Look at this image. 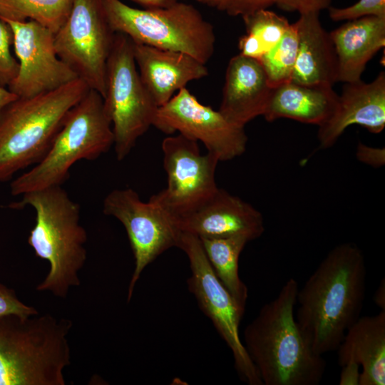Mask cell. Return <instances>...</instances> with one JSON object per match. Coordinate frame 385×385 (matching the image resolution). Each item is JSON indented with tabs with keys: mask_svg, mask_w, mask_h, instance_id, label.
<instances>
[{
	"mask_svg": "<svg viewBox=\"0 0 385 385\" xmlns=\"http://www.w3.org/2000/svg\"><path fill=\"white\" fill-rule=\"evenodd\" d=\"M366 282L364 256L355 244L347 242L333 248L298 289L295 319L317 354L337 351L361 317Z\"/></svg>",
	"mask_w": 385,
	"mask_h": 385,
	"instance_id": "6da1fadb",
	"label": "cell"
},
{
	"mask_svg": "<svg viewBox=\"0 0 385 385\" xmlns=\"http://www.w3.org/2000/svg\"><path fill=\"white\" fill-rule=\"evenodd\" d=\"M299 289L289 278L244 331L243 344L263 385H317L327 362L301 334L294 308Z\"/></svg>",
	"mask_w": 385,
	"mask_h": 385,
	"instance_id": "7a4b0ae2",
	"label": "cell"
},
{
	"mask_svg": "<svg viewBox=\"0 0 385 385\" xmlns=\"http://www.w3.org/2000/svg\"><path fill=\"white\" fill-rule=\"evenodd\" d=\"M26 206L36 212L28 243L36 256L50 265L36 290L66 298L71 287L80 285L79 272L87 258L88 236L80 223V206L61 185L26 192L21 200L9 205L13 209Z\"/></svg>",
	"mask_w": 385,
	"mask_h": 385,
	"instance_id": "3957f363",
	"label": "cell"
},
{
	"mask_svg": "<svg viewBox=\"0 0 385 385\" xmlns=\"http://www.w3.org/2000/svg\"><path fill=\"white\" fill-rule=\"evenodd\" d=\"M70 319L46 314L0 317V385H65Z\"/></svg>",
	"mask_w": 385,
	"mask_h": 385,
	"instance_id": "277c9868",
	"label": "cell"
},
{
	"mask_svg": "<svg viewBox=\"0 0 385 385\" xmlns=\"http://www.w3.org/2000/svg\"><path fill=\"white\" fill-rule=\"evenodd\" d=\"M89 89L77 78L49 92L18 98L4 108L0 113V182L44 157L68 111Z\"/></svg>",
	"mask_w": 385,
	"mask_h": 385,
	"instance_id": "5b68a950",
	"label": "cell"
},
{
	"mask_svg": "<svg viewBox=\"0 0 385 385\" xmlns=\"http://www.w3.org/2000/svg\"><path fill=\"white\" fill-rule=\"evenodd\" d=\"M114 144L111 122L101 95L89 89L68 111L44 157L10 185L13 195L61 185L78 160H93Z\"/></svg>",
	"mask_w": 385,
	"mask_h": 385,
	"instance_id": "8992f818",
	"label": "cell"
},
{
	"mask_svg": "<svg viewBox=\"0 0 385 385\" xmlns=\"http://www.w3.org/2000/svg\"><path fill=\"white\" fill-rule=\"evenodd\" d=\"M101 1L112 30L134 43L183 52L205 64L214 53V28L192 4L177 1L165 7L137 9L120 0Z\"/></svg>",
	"mask_w": 385,
	"mask_h": 385,
	"instance_id": "52a82bcc",
	"label": "cell"
},
{
	"mask_svg": "<svg viewBox=\"0 0 385 385\" xmlns=\"http://www.w3.org/2000/svg\"><path fill=\"white\" fill-rule=\"evenodd\" d=\"M106 77L103 106L111 122L116 158L122 160L153 126L158 108L140 77L133 41L123 34H115Z\"/></svg>",
	"mask_w": 385,
	"mask_h": 385,
	"instance_id": "ba28073f",
	"label": "cell"
},
{
	"mask_svg": "<svg viewBox=\"0 0 385 385\" xmlns=\"http://www.w3.org/2000/svg\"><path fill=\"white\" fill-rule=\"evenodd\" d=\"M177 247L189 260L191 274L187 280L188 289L230 349L239 377L249 385H263L240 339V325L244 313L214 273L200 238L180 232Z\"/></svg>",
	"mask_w": 385,
	"mask_h": 385,
	"instance_id": "9c48e42d",
	"label": "cell"
},
{
	"mask_svg": "<svg viewBox=\"0 0 385 385\" xmlns=\"http://www.w3.org/2000/svg\"><path fill=\"white\" fill-rule=\"evenodd\" d=\"M115 34L107 21L101 0H73L68 17L54 34L55 48L60 58L102 97Z\"/></svg>",
	"mask_w": 385,
	"mask_h": 385,
	"instance_id": "30bf717a",
	"label": "cell"
},
{
	"mask_svg": "<svg viewBox=\"0 0 385 385\" xmlns=\"http://www.w3.org/2000/svg\"><path fill=\"white\" fill-rule=\"evenodd\" d=\"M103 212L118 220L125 229L135 260L128 285L130 302L145 268L162 253L177 247L180 231L173 216L150 197L143 201L132 188L115 189L104 198Z\"/></svg>",
	"mask_w": 385,
	"mask_h": 385,
	"instance_id": "8fae6325",
	"label": "cell"
},
{
	"mask_svg": "<svg viewBox=\"0 0 385 385\" xmlns=\"http://www.w3.org/2000/svg\"><path fill=\"white\" fill-rule=\"evenodd\" d=\"M161 148L167 186L151 197L173 217L189 212L218 188L215 171L218 158L202 155L198 142L180 133L165 138Z\"/></svg>",
	"mask_w": 385,
	"mask_h": 385,
	"instance_id": "7c38bea8",
	"label": "cell"
},
{
	"mask_svg": "<svg viewBox=\"0 0 385 385\" xmlns=\"http://www.w3.org/2000/svg\"><path fill=\"white\" fill-rule=\"evenodd\" d=\"M153 125L166 134L178 132L201 142L220 161L234 159L246 150L245 127L201 103L187 88L158 108Z\"/></svg>",
	"mask_w": 385,
	"mask_h": 385,
	"instance_id": "4fadbf2b",
	"label": "cell"
},
{
	"mask_svg": "<svg viewBox=\"0 0 385 385\" xmlns=\"http://www.w3.org/2000/svg\"><path fill=\"white\" fill-rule=\"evenodd\" d=\"M19 71L8 88L18 98L49 92L79 78L58 56L54 34L35 21L7 22Z\"/></svg>",
	"mask_w": 385,
	"mask_h": 385,
	"instance_id": "5bb4252c",
	"label": "cell"
},
{
	"mask_svg": "<svg viewBox=\"0 0 385 385\" xmlns=\"http://www.w3.org/2000/svg\"><path fill=\"white\" fill-rule=\"evenodd\" d=\"M180 232L199 238L242 237L249 242L265 231L260 211L239 197L217 190L201 204L174 218Z\"/></svg>",
	"mask_w": 385,
	"mask_h": 385,
	"instance_id": "9a60e30c",
	"label": "cell"
},
{
	"mask_svg": "<svg viewBox=\"0 0 385 385\" xmlns=\"http://www.w3.org/2000/svg\"><path fill=\"white\" fill-rule=\"evenodd\" d=\"M358 125L370 133H379L385 127V73L374 81L346 83L338 96L331 117L319 127L317 137L321 148H331L345 130Z\"/></svg>",
	"mask_w": 385,
	"mask_h": 385,
	"instance_id": "2e32d148",
	"label": "cell"
},
{
	"mask_svg": "<svg viewBox=\"0 0 385 385\" xmlns=\"http://www.w3.org/2000/svg\"><path fill=\"white\" fill-rule=\"evenodd\" d=\"M133 53L140 77L158 108L209 73L205 63L183 52L133 42Z\"/></svg>",
	"mask_w": 385,
	"mask_h": 385,
	"instance_id": "e0dca14e",
	"label": "cell"
},
{
	"mask_svg": "<svg viewBox=\"0 0 385 385\" xmlns=\"http://www.w3.org/2000/svg\"><path fill=\"white\" fill-rule=\"evenodd\" d=\"M272 90L259 60L239 53L227 64L218 111L232 123L245 127L263 115Z\"/></svg>",
	"mask_w": 385,
	"mask_h": 385,
	"instance_id": "ac0fdd59",
	"label": "cell"
},
{
	"mask_svg": "<svg viewBox=\"0 0 385 385\" xmlns=\"http://www.w3.org/2000/svg\"><path fill=\"white\" fill-rule=\"evenodd\" d=\"M294 24L298 51L292 81L333 87L338 82L337 57L329 32L321 24L319 14H302Z\"/></svg>",
	"mask_w": 385,
	"mask_h": 385,
	"instance_id": "d6986e66",
	"label": "cell"
},
{
	"mask_svg": "<svg viewBox=\"0 0 385 385\" xmlns=\"http://www.w3.org/2000/svg\"><path fill=\"white\" fill-rule=\"evenodd\" d=\"M329 35L337 57L338 82L358 81L367 63L385 46V17L347 21Z\"/></svg>",
	"mask_w": 385,
	"mask_h": 385,
	"instance_id": "ffe728a7",
	"label": "cell"
},
{
	"mask_svg": "<svg viewBox=\"0 0 385 385\" xmlns=\"http://www.w3.org/2000/svg\"><path fill=\"white\" fill-rule=\"evenodd\" d=\"M340 366L354 361L361 367L359 385L385 384V310L360 317L337 349Z\"/></svg>",
	"mask_w": 385,
	"mask_h": 385,
	"instance_id": "44dd1931",
	"label": "cell"
},
{
	"mask_svg": "<svg viewBox=\"0 0 385 385\" xmlns=\"http://www.w3.org/2000/svg\"><path fill=\"white\" fill-rule=\"evenodd\" d=\"M338 96L332 86L303 85L291 81L273 88L262 116L269 122L288 118L319 127L334 113Z\"/></svg>",
	"mask_w": 385,
	"mask_h": 385,
	"instance_id": "7402d4cb",
	"label": "cell"
},
{
	"mask_svg": "<svg viewBox=\"0 0 385 385\" xmlns=\"http://www.w3.org/2000/svg\"><path fill=\"white\" fill-rule=\"evenodd\" d=\"M200 240L214 273L245 314L248 290L239 275V258L249 241L242 237Z\"/></svg>",
	"mask_w": 385,
	"mask_h": 385,
	"instance_id": "603a6c76",
	"label": "cell"
},
{
	"mask_svg": "<svg viewBox=\"0 0 385 385\" xmlns=\"http://www.w3.org/2000/svg\"><path fill=\"white\" fill-rule=\"evenodd\" d=\"M246 33L238 42L240 53L259 60L282 38L291 24L277 13L260 10L242 16Z\"/></svg>",
	"mask_w": 385,
	"mask_h": 385,
	"instance_id": "cb8c5ba5",
	"label": "cell"
},
{
	"mask_svg": "<svg viewBox=\"0 0 385 385\" xmlns=\"http://www.w3.org/2000/svg\"><path fill=\"white\" fill-rule=\"evenodd\" d=\"M73 0H0V19L35 21L55 34L64 24Z\"/></svg>",
	"mask_w": 385,
	"mask_h": 385,
	"instance_id": "d4e9b609",
	"label": "cell"
},
{
	"mask_svg": "<svg viewBox=\"0 0 385 385\" xmlns=\"http://www.w3.org/2000/svg\"><path fill=\"white\" fill-rule=\"evenodd\" d=\"M298 51V34L291 24L280 41L260 59L272 88L292 81Z\"/></svg>",
	"mask_w": 385,
	"mask_h": 385,
	"instance_id": "484cf974",
	"label": "cell"
},
{
	"mask_svg": "<svg viewBox=\"0 0 385 385\" xmlns=\"http://www.w3.org/2000/svg\"><path fill=\"white\" fill-rule=\"evenodd\" d=\"M14 34L9 24L0 19V86L7 87L19 71L18 61L11 52Z\"/></svg>",
	"mask_w": 385,
	"mask_h": 385,
	"instance_id": "4316f807",
	"label": "cell"
},
{
	"mask_svg": "<svg viewBox=\"0 0 385 385\" xmlns=\"http://www.w3.org/2000/svg\"><path fill=\"white\" fill-rule=\"evenodd\" d=\"M334 21H350L366 16L385 17V0H359L346 7L328 9Z\"/></svg>",
	"mask_w": 385,
	"mask_h": 385,
	"instance_id": "83f0119b",
	"label": "cell"
},
{
	"mask_svg": "<svg viewBox=\"0 0 385 385\" xmlns=\"http://www.w3.org/2000/svg\"><path fill=\"white\" fill-rule=\"evenodd\" d=\"M37 314L36 309L19 299L14 290L0 283V317L9 314L28 317Z\"/></svg>",
	"mask_w": 385,
	"mask_h": 385,
	"instance_id": "f1b7e54d",
	"label": "cell"
},
{
	"mask_svg": "<svg viewBox=\"0 0 385 385\" xmlns=\"http://www.w3.org/2000/svg\"><path fill=\"white\" fill-rule=\"evenodd\" d=\"M276 0H226L223 11L232 16H245L260 10L268 9Z\"/></svg>",
	"mask_w": 385,
	"mask_h": 385,
	"instance_id": "f546056e",
	"label": "cell"
},
{
	"mask_svg": "<svg viewBox=\"0 0 385 385\" xmlns=\"http://www.w3.org/2000/svg\"><path fill=\"white\" fill-rule=\"evenodd\" d=\"M332 0H276L275 4L286 11H297L299 15L318 13L328 9Z\"/></svg>",
	"mask_w": 385,
	"mask_h": 385,
	"instance_id": "4dcf8cb0",
	"label": "cell"
},
{
	"mask_svg": "<svg viewBox=\"0 0 385 385\" xmlns=\"http://www.w3.org/2000/svg\"><path fill=\"white\" fill-rule=\"evenodd\" d=\"M357 159L374 168H379L385 163L384 148H374L359 143L356 148Z\"/></svg>",
	"mask_w": 385,
	"mask_h": 385,
	"instance_id": "1f68e13d",
	"label": "cell"
},
{
	"mask_svg": "<svg viewBox=\"0 0 385 385\" xmlns=\"http://www.w3.org/2000/svg\"><path fill=\"white\" fill-rule=\"evenodd\" d=\"M340 385H359L360 366L354 361H348L341 366Z\"/></svg>",
	"mask_w": 385,
	"mask_h": 385,
	"instance_id": "d6a6232c",
	"label": "cell"
},
{
	"mask_svg": "<svg viewBox=\"0 0 385 385\" xmlns=\"http://www.w3.org/2000/svg\"><path fill=\"white\" fill-rule=\"evenodd\" d=\"M18 98L8 88L0 86V113L9 104Z\"/></svg>",
	"mask_w": 385,
	"mask_h": 385,
	"instance_id": "836d02e7",
	"label": "cell"
},
{
	"mask_svg": "<svg viewBox=\"0 0 385 385\" xmlns=\"http://www.w3.org/2000/svg\"><path fill=\"white\" fill-rule=\"evenodd\" d=\"M143 8H159L168 6L178 0H132Z\"/></svg>",
	"mask_w": 385,
	"mask_h": 385,
	"instance_id": "e575fe53",
	"label": "cell"
},
{
	"mask_svg": "<svg viewBox=\"0 0 385 385\" xmlns=\"http://www.w3.org/2000/svg\"><path fill=\"white\" fill-rule=\"evenodd\" d=\"M374 303L381 309L385 310V280L383 278L374 294Z\"/></svg>",
	"mask_w": 385,
	"mask_h": 385,
	"instance_id": "d590c367",
	"label": "cell"
},
{
	"mask_svg": "<svg viewBox=\"0 0 385 385\" xmlns=\"http://www.w3.org/2000/svg\"><path fill=\"white\" fill-rule=\"evenodd\" d=\"M200 4L222 11L226 0H195Z\"/></svg>",
	"mask_w": 385,
	"mask_h": 385,
	"instance_id": "8d00e7d4",
	"label": "cell"
}]
</instances>
